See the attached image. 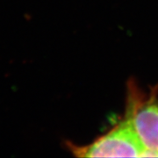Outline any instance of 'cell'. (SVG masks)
<instances>
[{"label":"cell","mask_w":158,"mask_h":158,"mask_svg":"<svg viewBox=\"0 0 158 158\" xmlns=\"http://www.w3.org/2000/svg\"><path fill=\"white\" fill-rule=\"evenodd\" d=\"M67 145L78 157H144L145 155V148L128 117L92 144L85 147Z\"/></svg>","instance_id":"1"},{"label":"cell","mask_w":158,"mask_h":158,"mask_svg":"<svg viewBox=\"0 0 158 158\" xmlns=\"http://www.w3.org/2000/svg\"><path fill=\"white\" fill-rule=\"evenodd\" d=\"M127 117L145 148L144 157H158V102L150 100L134 106Z\"/></svg>","instance_id":"2"}]
</instances>
